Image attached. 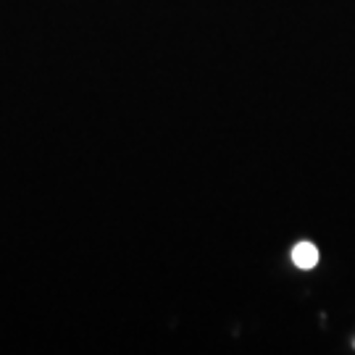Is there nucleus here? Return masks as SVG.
Wrapping results in <instances>:
<instances>
[{
	"mask_svg": "<svg viewBox=\"0 0 355 355\" xmlns=\"http://www.w3.org/2000/svg\"><path fill=\"white\" fill-rule=\"evenodd\" d=\"M292 261H295V266H300V268H313L318 263V250L311 242H300V245H295V250H292Z\"/></svg>",
	"mask_w": 355,
	"mask_h": 355,
	"instance_id": "1",
	"label": "nucleus"
}]
</instances>
